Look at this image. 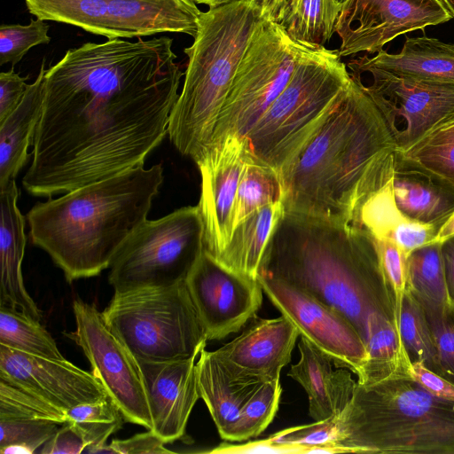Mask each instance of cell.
<instances>
[{"instance_id":"cell-23","label":"cell","mask_w":454,"mask_h":454,"mask_svg":"<svg viewBox=\"0 0 454 454\" xmlns=\"http://www.w3.org/2000/svg\"><path fill=\"white\" fill-rule=\"evenodd\" d=\"M393 191L409 219L441 229L454 212V186L395 151Z\"/></svg>"},{"instance_id":"cell-37","label":"cell","mask_w":454,"mask_h":454,"mask_svg":"<svg viewBox=\"0 0 454 454\" xmlns=\"http://www.w3.org/2000/svg\"><path fill=\"white\" fill-rule=\"evenodd\" d=\"M437 350L434 372L454 384V305L421 304Z\"/></svg>"},{"instance_id":"cell-21","label":"cell","mask_w":454,"mask_h":454,"mask_svg":"<svg viewBox=\"0 0 454 454\" xmlns=\"http://www.w3.org/2000/svg\"><path fill=\"white\" fill-rule=\"evenodd\" d=\"M171 361L138 360L153 420V431L165 443L185 433L190 414L200 398L196 358Z\"/></svg>"},{"instance_id":"cell-18","label":"cell","mask_w":454,"mask_h":454,"mask_svg":"<svg viewBox=\"0 0 454 454\" xmlns=\"http://www.w3.org/2000/svg\"><path fill=\"white\" fill-rule=\"evenodd\" d=\"M0 380L21 387L64 411L108 395L90 372L64 359L29 355L0 345Z\"/></svg>"},{"instance_id":"cell-46","label":"cell","mask_w":454,"mask_h":454,"mask_svg":"<svg viewBox=\"0 0 454 454\" xmlns=\"http://www.w3.org/2000/svg\"><path fill=\"white\" fill-rule=\"evenodd\" d=\"M441 254L448 301L454 305V235L441 241Z\"/></svg>"},{"instance_id":"cell-50","label":"cell","mask_w":454,"mask_h":454,"mask_svg":"<svg viewBox=\"0 0 454 454\" xmlns=\"http://www.w3.org/2000/svg\"><path fill=\"white\" fill-rule=\"evenodd\" d=\"M441 2L451 18H454V0H441Z\"/></svg>"},{"instance_id":"cell-42","label":"cell","mask_w":454,"mask_h":454,"mask_svg":"<svg viewBox=\"0 0 454 454\" xmlns=\"http://www.w3.org/2000/svg\"><path fill=\"white\" fill-rule=\"evenodd\" d=\"M165 442L153 430L140 433L124 440L115 439L100 448L97 453L115 454H167L173 451L165 447Z\"/></svg>"},{"instance_id":"cell-19","label":"cell","mask_w":454,"mask_h":454,"mask_svg":"<svg viewBox=\"0 0 454 454\" xmlns=\"http://www.w3.org/2000/svg\"><path fill=\"white\" fill-rule=\"evenodd\" d=\"M249 159L246 139L228 136L195 162L201 176L198 206L205 226V249L215 258L232 233V207Z\"/></svg>"},{"instance_id":"cell-30","label":"cell","mask_w":454,"mask_h":454,"mask_svg":"<svg viewBox=\"0 0 454 454\" xmlns=\"http://www.w3.org/2000/svg\"><path fill=\"white\" fill-rule=\"evenodd\" d=\"M406 288L416 300L426 305L442 306L448 303L441 242L421 246L407 255Z\"/></svg>"},{"instance_id":"cell-31","label":"cell","mask_w":454,"mask_h":454,"mask_svg":"<svg viewBox=\"0 0 454 454\" xmlns=\"http://www.w3.org/2000/svg\"><path fill=\"white\" fill-rule=\"evenodd\" d=\"M0 345L36 356L65 358L40 321L4 305H0Z\"/></svg>"},{"instance_id":"cell-32","label":"cell","mask_w":454,"mask_h":454,"mask_svg":"<svg viewBox=\"0 0 454 454\" xmlns=\"http://www.w3.org/2000/svg\"><path fill=\"white\" fill-rule=\"evenodd\" d=\"M281 200L282 186L278 171L250 157L241 176L232 207V230L254 211Z\"/></svg>"},{"instance_id":"cell-26","label":"cell","mask_w":454,"mask_h":454,"mask_svg":"<svg viewBox=\"0 0 454 454\" xmlns=\"http://www.w3.org/2000/svg\"><path fill=\"white\" fill-rule=\"evenodd\" d=\"M44 61L18 107L0 122V187L15 179L28 159L44 99Z\"/></svg>"},{"instance_id":"cell-40","label":"cell","mask_w":454,"mask_h":454,"mask_svg":"<svg viewBox=\"0 0 454 454\" xmlns=\"http://www.w3.org/2000/svg\"><path fill=\"white\" fill-rule=\"evenodd\" d=\"M59 425L46 419H0V448L18 444L34 453L57 432Z\"/></svg>"},{"instance_id":"cell-45","label":"cell","mask_w":454,"mask_h":454,"mask_svg":"<svg viewBox=\"0 0 454 454\" xmlns=\"http://www.w3.org/2000/svg\"><path fill=\"white\" fill-rule=\"evenodd\" d=\"M411 377L433 395L454 402V384L431 371L420 362L411 364Z\"/></svg>"},{"instance_id":"cell-39","label":"cell","mask_w":454,"mask_h":454,"mask_svg":"<svg viewBox=\"0 0 454 454\" xmlns=\"http://www.w3.org/2000/svg\"><path fill=\"white\" fill-rule=\"evenodd\" d=\"M334 424L333 419L293 427L268 437L271 442L297 447L301 453H336L333 448Z\"/></svg>"},{"instance_id":"cell-9","label":"cell","mask_w":454,"mask_h":454,"mask_svg":"<svg viewBox=\"0 0 454 454\" xmlns=\"http://www.w3.org/2000/svg\"><path fill=\"white\" fill-rule=\"evenodd\" d=\"M205 249L199 206L146 220L114 257L108 276L114 292L167 286L185 281Z\"/></svg>"},{"instance_id":"cell-10","label":"cell","mask_w":454,"mask_h":454,"mask_svg":"<svg viewBox=\"0 0 454 454\" xmlns=\"http://www.w3.org/2000/svg\"><path fill=\"white\" fill-rule=\"evenodd\" d=\"M305 46L293 41L278 23L262 20L237 70L207 150L228 136L246 137L289 82Z\"/></svg>"},{"instance_id":"cell-2","label":"cell","mask_w":454,"mask_h":454,"mask_svg":"<svg viewBox=\"0 0 454 454\" xmlns=\"http://www.w3.org/2000/svg\"><path fill=\"white\" fill-rule=\"evenodd\" d=\"M259 273L302 289L351 324L368 352L358 383L411 376L395 293L371 234L348 223L284 211Z\"/></svg>"},{"instance_id":"cell-51","label":"cell","mask_w":454,"mask_h":454,"mask_svg":"<svg viewBox=\"0 0 454 454\" xmlns=\"http://www.w3.org/2000/svg\"><path fill=\"white\" fill-rule=\"evenodd\" d=\"M335 1L342 6L348 0H335Z\"/></svg>"},{"instance_id":"cell-24","label":"cell","mask_w":454,"mask_h":454,"mask_svg":"<svg viewBox=\"0 0 454 454\" xmlns=\"http://www.w3.org/2000/svg\"><path fill=\"white\" fill-rule=\"evenodd\" d=\"M0 305L12 307L40 321V310L27 291L22 276L27 236L25 218L17 206L20 191L15 179L0 187Z\"/></svg>"},{"instance_id":"cell-6","label":"cell","mask_w":454,"mask_h":454,"mask_svg":"<svg viewBox=\"0 0 454 454\" xmlns=\"http://www.w3.org/2000/svg\"><path fill=\"white\" fill-rule=\"evenodd\" d=\"M333 420L336 453L454 454V402L433 395L410 376L357 382Z\"/></svg>"},{"instance_id":"cell-41","label":"cell","mask_w":454,"mask_h":454,"mask_svg":"<svg viewBox=\"0 0 454 454\" xmlns=\"http://www.w3.org/2000/svg\"><path fill=\"white\" fill-rule=\"evenodd\" d=\"M374 238V237H373ZM381 264L390 283L400 312L407 281V255L395 243L375 239Z\"/></svg>"},{"instance_id":"cell-16","label":"cell","mask_w":454,"mask_h":454,"mask_svg":"<svg viewBox=\"0 0 454 454\" xmlns=\"http://www.w3.org/2000/svg\"><path fill=\"white\" fill-rule=\"evenodd\" d=\"M451 19L441 0H348L336 26L340 57L377 53L395 37Z\"/></svg>"},{"instance_id":"cell-12","label":"cell","mask_w":454,"mask_h":454,"mask_svg":"<svg viewBox=\"0 0 454 454\" xmlns=\"http://www.w3.org/2000/svg\"><path fill=\"white\" fill-rule=\"evenodd\" d=\"M347 67L377 107L397 151H407L430 132L454 121V83L394 74L356 58Z\"/></svg>"},{"instance_id":"cell-14","label":"cell","mask_w":454,"mask_h":454,"mask_svg":"<svg viewBox=\"0 0 454 454\" xmlns=\"http://www.w3.org/2000/svg\"><path fill=\"white\" fill-rule=\"evenodd\" d=\"M257 278L271 303L299 330L300 335L326 353L334 365L359 380L368 360L357 332L340 314L286 281L259 273Z\"/></svg>"},{"instance_id":"cell-13","label":"cell","mask_w":454,"mask_h":454,"mask_svg":"<svg viewBox=\"0 0 454 454\" xmlns=\"http://www.w3.org/2000/svg\"><path fill=\"white\" fill-rule=\"evenodd\" d=\"M71 337L88 358L91 372L121 409L126 422L153 429L144 378L137 357L107 325L95 304L73 301Z\"/></svg>"},{"instance_id":"cell-34","label":"cell","mask_w":454,"mask_h":454,"mask_svg":"<svg viewBox=\"0 0 454 454\" xmlns=\"http://www.w3.org/2000/svg\"><path fill=\"white\" fill-rule=\"evenodd\" d=\"M402 153L454 186V121L430 132Z\"/></svg>"},{"instance_id":"cell-43","label":"cell","mask_w":454,"mask_h":454,"mask_svg":"<svg viewBox=\"0 0 454 454\" xmlns=\"http://www.w3.org/2000/svg\"><path fill=\"white\" fill-rule=\"evenodd\" d=\"M42 446L43 454H79L86 451L87 442L77 426L70 421Z\"/></svg>"},{"instance_id":"cell-28","label":"cell","mask_w":454,"mask_h":454,"mask_svg":"<svg viewBox=\"0 0 454 454\" xmlns=\"http://www.w3.org/2000/svg\"><path fill=\"white\" fill-rule=\"evenodd\" d=\"M283 213L282 202L277 201L248 215L233 228L216 259L233 270L257 278L264 250Z\"/></svg>"},{"instance_id":"cell-4","label":"cell","mask_w":454,"mask_h":454,"mask_svg":"<svg viewBox=\"0 0 454 454\" xmlns=\"http://www.w3.org/2000/svg\"><path fill=\"white\" fill-rule=\"evenodd\" d=\"M391 149L396 148L383 118L352 79L326 119L278 171L284 211L348 223L358 184Z\"/></svg>"},{"instance_id":"cell-15","label":"cell","mask_w":454,"mask_h":454,"mask_svg":"<svg viewBox=\"0 0 454 454\" xmlns=\"http://www.w3.org/2000/svg\"><path fill=\"white\" fill-rule=\"evenodd\" d=\"M185 283L207 340L237 333L262 305L263 289L258 278L228 268L206 249Z\"/></svg>"},{"instance_id":"cell-20","label":"cell","mask_w":454,"mask_h":454,"mask_svg":"<svg viewBox=\"0 0 454 454\" xmlns=\"http://www.w3.org/2000/svg\"><path fill=\"white\" fill-rule=\"evenodd\" d=\"M299 336V330L283 315L272 319L255 315L242 333L213 352L235 380H277L291 361Z\"/></svg>"},{"instance_id":"cell-7","label":"cell","mask_w":454,"mask_h":454,"mask_svg":"<svg viewBox=\"0 0 454 454\" xmlns=\"http://www.w3.org/2000/svg\"><path fill=\"white\" fill-rule=\"evenodd\" d=\"M351 80L337 51L305 46L289 82L245 137L250 157L278 171L326 119Z\"/></svg>"},{"instance_id":"cell-5","label":"cell","mask_w":454,"mask_h":454,"mask_svg":"<svg viewBox=\"0 0 454 454\" xmlns=\"http://www.w3.org/2000/svg\"><path fill=\"white\" fill-rule=\"evenodd\" d=\"M263 18L256 0H235L202 12L184 81L168 134L196 162L207 150L215 123L254 30Z\"/></svg>"},{"instance_id":"cell-29","label":"cell","mask_w":454,"mask_h":454,"mask_svg":"<svg viewBox=\"0 0 454 454\" xmlns=\"http://www.w3.org/2000/svg\"><path fill=\"white\" fill-rule=\"evenodd\" d=\"M341 7L335 0H287L277 23L294 42L325 47L336 33Z\"/></svg>"},{"instance_id":"cell-38","label":"cell","mask_w":454,"mask_h":454,"mask_svg":"<svg viewBox=\"0 0 454 454\" xmlns=\"http://www.w3.org/2000/svg\"><path fill=\"white\" fill-rule=\"evenodd\" d=\"M50 26L44 20H31L28 25L2 24L0 27V65H16L34 46L47 44Z\"/></svg>"},{"instance_id":"cell-11","label":"cell","mask_w":454,"mask_h":454,"mask_svg":"<svg viewBox=\"0 0 454 454\" xmlns=\"http://www.w3.org/2000/svg\"><path fill=\"white\" fill-rule=\"evenodd\" d=\"M36 19L66 23L108 39L159 33L195 36L201 11L192 0H25Z\"/></svg>"},{"instance_id":"cell-49","label":"cell","mask_w":454,"mask_h":454,"mask_svg":"<svg viewBox=\"0 0 454 454\" xmlns=\"http://www.w3.org/2000/svg\"><path fill=\"white\" fill-rule=\"evenodd\" d=\"M195 4H206L209 8L219 6L235 0H192Z\"/></svg>"},{"instance_id":"cell-1","label":"cell","mask_w":454,"mask_h":454,"mask_svg":"<svg viewBox=\"0 0 454 454\" xmlns=\"http://www.w3.org/2000/svg\"><path fill=\"white\" fill-rule=\"evenodd\" d=\"M172 44L86 43L46 70L24 188L51 197L144 165L168 134L184 74Z\"/></svg>"},{"instance_id":"cell-47","label":"cell","mask_w":454,"mask_h":454,"mask_svg":"<svg viewBox=\"0 0 454 454\" xmlns=\"http://www.w3.org/2000/svg\"><path fill=\"white\" fill-rule=\"evenodd\" d=\"M262 10V17L278 22L287 0H256Z\"/></svg>"},{"instance_id":"cell-17","label":"cell","mask_w":454,"mask_h":454,"mask_svg":"<svg viewBox=\"0 0 454 454\" xmlns=\"http://www.w3.org/2000/svg\"><path fill=\"white\" fill-rule=\"evenodd\" d=\"M395 151L380 154L364 174L356 190L348 223L375 239L395 243L408 254L434 242L440 229L412 221L397 207L393 191Z\"/></svg>"},{"instance_id":"cell-48","label":"cell","mask_w":454,"mask_h":454,"mask_svg":"<svg viewBox=\"0 0 454 454\" xmlns=\"http://www.w3.org/2000/svg\"><path fill=\"white\" fill-rule=\"evenodd\" d=\"M452 235H454V212L439 230L435 241L441 242Z\"/></svg>"},{"instance_id":"cell-44","label":"cell","mask_w":454,"mask_h":454,"mask_svg":"<svg viewBox=\"0 0 454 454\" xmlns=\"http://www.w3.org/2000/svg\"><path fill=\"white\" fill-rule=\"evenodd\" d=\"M12 69L0 74V122L8 117L20 104L28 84Z\"/></svg>"},{"instance_id":"cell-36","label":"cell","mask_w":454,"mask_h":454,"mask_svg":"<svg viewBox=\"0 0 454 454\" xmlns=\"http://www.w3.org/2000/svg\"><path fill=\"white\" fill-rule=\"evenodd\" d=\"M46 419L61 425L67 421V411L0 380V419Z\"/></svg>"},{"instance_id":"cell-22","label":"cell","mask_w":454,"mask_h":454,"mask_svg":"<svg viewBox=\"0 0 454 454\" xmlns=\"http://www.w3.org/2000/svg\"><path fill=\"white\" fill-rule=\"evenodd\" d=\"M300 359L287 375L301 385L309 398V413L316 422L333 419L350 402L357 381L347 368L333 369V359L301 336Z\"/></svg>"},{"instance_id":"cell-8","label":"cell","mask_w":454,"mask_h":454,"mask_svg":"<svg viewBox=\"0 0 454 454\" xmlns=\"http://www.w3.org/2000/svg\"><path fill=\"white\" fill-rule=\"evenodd\" d=\"M102 314L137 360L189 358L207 341L185 281L114 292Z\"/></svg>"},{"instance_id":"cell-3","label":"cell","mask_w":454,"mask_h":454,"mask_svg":"<svg viewBox=\"0 0 454 454\" xmlns=\"http://www.w3.org/2000/svg\"><path fill=\"white\" fill-rule=\"evenodd\" d=\"M163 179L160 163L140 165L39 202L27 214L31 241L68 282L98 276L147 220Z\"/></svg>"},{"instance_id":"cell-33","label":"cell","mask_w":454,"mask_h":454,"mask_svg":"<svg viewBox=\"0 0 454 454\" xmlns=\"http://www.w3.org/2000/svg\"><path fill=\"white\" fill-rule=\"evenodd\" d=\"M399 334L411 364L420 361L434 372L436 346L422 306L407 288L400 309Z\"/></svg>"},{"instance_id":"cell-35","label":"cell","mask_w":454,"mask_h":454,"mask_svg":"<svg viewBox=\"0 0 454 454\" xmlns=\"http://www.w3.org/2000/svg\"><path fill=\"white\" fill-rule=\"evenodd\" d=\"M280 379L257 384L241 411L234 442L258 436L272 421L280 401Z\"/></svg>"},{"instance_id":"cell-27","label":"cell","mask_w":454,"mask_h":454,"mask_svg":"<svg viewBox=\"0 0 454 454\" xmlns=\"http://www.w3.org/2000/svg\"><path fill=\"white\" fill-rule=\"evenodd\" d=\"M356 59L394 74L454 83V45L436 38L407 36L399 53L380 50Z\"/></svg>"},{"instance_id":"cell-25","label":"cell","mask_w":454,"mask_h":454,"mask_svg":"<svg viewBox=\"0 0 454 454\" xmlns=\"http://www.w3.org/2000/svg\"><path fill=\"white\" fill-rule=\"evenodd\" d=\"M197 384L201 398L220 436L234 442L241 411L258 383L233 379L213 351L201 350L196 362Z\"/></svg>"}]
</instances>
